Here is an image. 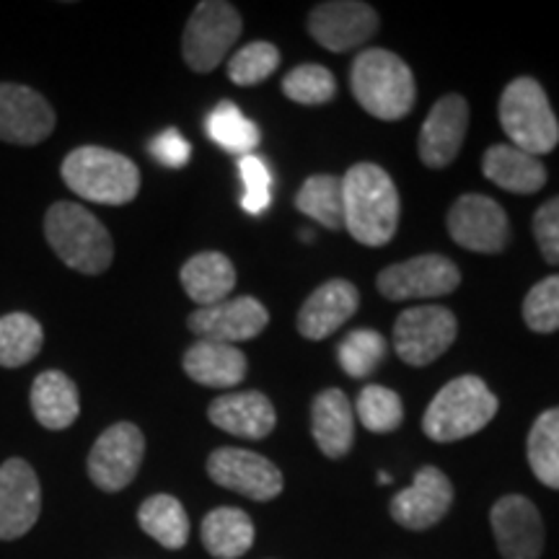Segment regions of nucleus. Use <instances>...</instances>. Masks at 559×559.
Wrapping results in <instances>:
<instances>
[{
  "instance_id": "5701e85b",
  "label": "nucleus",
  "mask_w": 559,
  "mask_h": 559,
  "mask_svg": "<svg viewBox=\"0 0 559 559\" xmlns=\"http://www.w3.org/2000/svg\"><path fill=\"white\" fill-rule=\"evenodd\" d=\"M311 436L321 453L330 459H342L353 449L355 415L345 391L326 389L311 404Z\"/></svg>"
},
{
  "instance_id": "c9c22d12",
  "label": "nucleus",
  "mask_w": 559,
  "mask_h": 559,
  "mask_svg": "<svg viewBox=\"0 0 559 559\" xmlns=\"http://www.w3.org/2000/svg\"><path fill=\"white\" fill-rule=\"evenodd\" d=\"M280 66V50L270 41H251L228 60V79L236 86H257L267 81Z\"/></svg>"
},
{
  "instance_id": "72a5a7b5",
  "label": "nucleus",
  "mask_w": 559,
  "mask_h": 559,
  "mask_svg": "<svg viewBox=\"0 0 559 559\" xmlns=\"http://www.w3.org/2000/svg\"><path fill=\"white\" fill-rule=\"evenodd\" d=\"M283 94L290 102L304 104V107H317L326 104L337 94V81H334L332 70L317 62H306V66L293 68L283 79Z\"/></svg>"
},
{
  "instance_id": "f3484780",
  "label": "nucleus",
  "mask_w": 559,
  "mask_h": 559,
  "mask_svg": "<svg viewBox=\"0 0 559 559\" xmlns=\"http://www.w3.org/2000/svg\"><path fill=\"white\" fill-rule=\"evenodd\" d=\"M55 130V111L45 96L19 83H0V140L37 145Z\"/></svg>"
},
{
  "instance_id": "4468645a",
  "label": "nucleus",
  "mask_w": 559,
  "mask_h": 559,
  "mask_svg": "<svg viewBox=\"0 0 559 559\" xmlns=\"http://www.w3.org/2000/svg\"><path fill=\"white\" fill-rule=\"evenodd\" d=\"M41 510L37 472L24 459H9L0 466V539L13 542L34 528Z\"/></svg>"
},
{
  "instance_id": "9b49d317",
  "label": "nucleus",
  "mask_w": 559,
  "mask_h": 559,
  "mask_svg": "<svg viewBox=\"0 0 559 559\" xmlns=\"http://www.w3.org/2000/svg\"><path fill=\"white\" fill-rule=\"evenodd\" d=\"M386 300H415L449 296L461 285V272L449 257L423 254L407 262L391 264L376 280Z\"/></svg>"
},
{
  "instance_id": "2eb2a0df",
  "label": "nucleus",
  "mask_w": 559,
  "mask_h": 559,
  "mask_svg": "<svg viewBox=\"0 0 559 559\" xmlns=\"http://www.w3.org/2000/svg\"><path fill=\"white\" fill-rule=\"evenodd\" d=\"M267 324L270 311L251 296L230 298L223 304L207 306V309H198L187 319L192 334L207 342H223V345L254 340Z\"/></svg>"
},
{
  "instance_id": "39448f33",
  "label": "nucleus",
  "mask_w": 559,
  "mask_h": 559,
  "mask_svg": "<svg viewBox=\"0 0 559 559\" xmlns=\"http://www.w3.org/2000/svg\"><path fill=\"white\" fill-rule=\"evenodd\" d=\"M498 415V396L477 376H461L445 383L425 409L423 430L436 443H453L485 430Z\"/></svg>"
},
{
  "instance_id": "423d86ee",
  "label": "nucleus",
  "mask_w": 559,
  "mask_h": 559,
  "mask_svg": "<svg viewBox=\"0 0 559 559\" xmlns=\"http://www.w3.org/2000/svg\"><path fill=\"white\" fill-rule=\"evenodd\" d=\"M500 124L510 138V145L528 153L544 156L555 151L559 143V122L555 109L536 79L510 81L500 96Z\"/></svg>"
},
{
  "instance_id": "f704fd0d",
  "label": "nucleus",
  "mask_w": 559,
  "mask_h": 559,
  "mask_svg": "<svg viewBox=\"0 0 559 559\" xmlns=\"http://www.w3.org/2000/svg\"><path fill=\"white\" fill-rule=\"evenodd\" d=\"M358 417L370 432H391L402 425L404 404L396 391L368 383L358 396Z\"/></svg>"
},
{
  "instance_id": "412c9836",
  "label": "nucleus",
  "mask_w": 559,
  "mask_h": 559,
  "mask_svg": "<svg viewBox=\"0 0 559 559\" xmlns=\"http://www.w3.org/2000/svg\"><path fill=\"white\" fill-rule=\"evenodd\" d=\"M207 417L215 428L243 440L267 438L277 425V412L262 391H239L210 402Z\"/></svg>"
},
{
  "instance_id": "0eeeda50",
  "label": "nucleus",
  "mask_w": 559,
  "mask_h": 559,
  "mask_svg": "<svg viewBox=\"0 0 559 559\" xmlns=\"http://www.w3.org/2000/svg\"><path fill=\"white\" fill-rule=\"evenodd\" d=\"M241 34L239 11L223 0H202L187 21L181 55L194 73H210L226 60Z\"/></svg>"
},
{
  "instance_id": "6ab92c4d",
  "label": "nucleus",
  "mask_w": 559,
  "mask_h": 559,
  "mask_svg": "<svg viewBox=\"0 0 559 559\" xmlns=\"http://www.w3.org/2000/svg\"><path fill=\"white\" fill-rule=\"evenodd\" d=\"M453 502V485L436 466H423L409 487L391 500V519L409 531H425L445 519Z\"/></svg>"
},
{
  "instance_id": "c756f323",
  "label": "nucleus",
  "mask_w": 559,
  "mask_h": 559,
  "mask_svg": "<svg viewBox=\"0 0 559 559\" xmlns=\"http://www.w3.org/2000/svg\"><path fill=\"white\" fill-rule=\"evenodd\" d=\"M205 130L218 148L236 153V156H249L260 145V128L247 120L234 102H221L210 111Z\"/></svg>"
},
{
  "instance_id": "a878e982",
  "label": "nucleus",
  "mask_w": 559,
  "mask_h": 559,
  "mask_svg": "<svg viewBox=\"0 0 559 559\" xmlns=\"http://www.w3.org/2000/svg\"><path fill=\"white\" fill-rule=\"evenodd\" d=\"M32 412L41 428L68 430L81 412L79 386L62 370H45L32 386Z\"/></svg>"
},
{
  "instance_id": "473e14b6",
  "label": "nucleus",
  "mask_w": 559,
  "mask_h": 559,
  "mask_svg": "<svg viewBox=\"0 0 559 559\" xmlns=\"http://www.w3.org/2000/svg\"><path fill=\"white\" fill-rule=\"evenodd\" d=\"M383 358H386V340L373 330L349 332L337 347L340 366L353 379H368Z\"/></svg>"
},
{
  "instance_id": "cd10ccee",
  "label": "nucleus",
  "mask_w": 559,
  "mask_h": 559,
  "mask_svg": "<svg viewBox=\"0 0 559 559\" xmlns=\"http://www.w3.org/2000/svg\"><path fill=\"white\" fill-rule=\"evenodd\" d=\"M138 523L151 539L166 549H181L190 539V519L187 510L171 495H153L140 506Z\"/></svg>"
},
{
  "instance_id": "4be33fe9",
  "label": "nucleus",
  "mask_w": 559,
  "mask_h": 559,
  "mask_svg": "<svg viewBox=\"0 0 559 559\" xmlns=\"http://www.w3.org/2000/svg\"><path fill=\"white\" fill-rule=\"evenodd\" d=\"M185 373L194 383L210 389H230L247 379V355L236 345L200 340L185 353Z\"/></svg>"
},
{
  "instance_id": "4c0bfd02",
  "label": "nucleus",
  "mask_w": 559,
  "mask_h": 559,
  "mask_svg": "<svg viewBox=\"0 0 559 559\" xmlns=\"http://www.w3.org/2000/svg\"><path fill=\"white\" fill-rule=\"evenodd\" d=\"M239 174H241V207L249 215H264L272 202V174L267 160L257 153L239 158Z\"/></svg>"
},
{
  "instance_id": "dca6fc26",
  "label": "nucleus",
  "mask_w": 559,
  "mask_h": 559,
  "mask_svg": "<svg viewBox=\"0 0 559 559\" xmlns=\"http://www.w3.org/2000/svg\"><path fill=\"white\" fill-rule=\"evenodd\" d=\"M502 559H539L544 551V521L523 495H506L489 513Z\"/></svg>"
},
{
  "instance_id": "b1692460",
  "label": "nucleus",
  "mask_w": 559,
  "mask_h": 559,
  "mask_svg": "<svg viewBox=\"0 0 559 559\" xmlns=\"http://www.w3.org/2000/svg\"><path fill=\"white\" fill-rule=\"evenodd\" d=\"M481 171L495 187L513 194H534L547 185V169L542 160L510 143L492 145L481 158Z\"/></svg>"
},
{
  "instance_id": "1a4fd4ad",
  "label": "nucleus",
  "mask_w": 559,
  "mask_h": 559,
  "mask_svg": "<svg viewBox=\"0 0 559 559\" xmlns=\"http://www.w3.org/2000/svg\"><path fill=\"white\" fill-rule=\"evenodd\" d=\"M145 456V438L138 425L117 423L96 438L88 453V477L104 492H120L135 479Z\"/></svg>"
},
{
  "instance_id": "58836bf2",
  "label": "nucleus",
  "mask_w": 559,
  "mask_h": 559,
  "mask_svg": "<svg viewBox=\"0 0 559 559\" xmlns=\"http://www.w3.org/2000/svg\"><path fill=\"white\" fill-rule=\"evenodd\" d=\"M534 239L539 243L544 260L549 264H559V198H551L536 210Z\"/></svg>"
},
{
  "instance_id": "aec40b11",
  "label": "nucleus",
  "mask_w": 559,
  "mask_h": 559,
  "mask_svg": "<svg viewBox=\"0 0 559 559\" xmlns=\"http://www.w3.org/2000/svg\"><path fill=\"white\" fill-rule=\"evenodd\" d=\"M360 309V293L349 280L334 277L319 285L298 311V332L306 340H326L355 317Z\"/></svg>"
},
{
  "instance_id": "e433bc0d",
  "label": "nucleus",
  "mask_w": 559,
  "mask_h": 559,
  "mask_svg": "<svg viewBox=\"0 0 559 559\" xmlns=\"http://www.w3.org/2000/svg\"><path fill=\"white\" fill-rule=\"evenodd\" d=\"M523 321L531 332L551 334L559 330V275L539 280L523 300Z\"/></svg>"
},
{
  "instance_id": "393cba45",
  "label": "nucleus",
  "mask_w": 559,
  "mask_h": 559,
  "mask_svg": "<svg viewBox=\"0 0 559 559\" xmlns=\"http://www.w3.org/2000/svg\"><path fill=\"white\" fill-rule=\"evenodd\" d=\"M181 288L200 309L223 304L236 288V267L221 251H202L181 267Z\"/></svg>"
},
{
  "instance_id": "20e7f679",
  "label": "nucleus",
  "mask_w": 559,
  "mask_h": 559,
  "mask_svg": "<svg viewBox=\"0 0 559 559\" xmlns=\"http://www.w3.org/2000/svg\"><path fill=\"white\" fill-rule=\"evenodd\" d=\"M62 181L79 198L99 205H128L140 192V169L122 153L83 145L70 151L60 166Z\"/></svg>"
},
{
  "instance_id": "a19ab883",
  "label": "nucleus",
  "mask_w": 559,
  "mask_h": 559,
  "mask_svg": "<svg viewBox=\"0 0 559 559\" xmlns=\"http://www.w3.org/2000/svg\"><path fill=\"white\" fill-rule=\"evenodd\" d=\"M311 236H313V234H311V230H300V239H304L306 243H309V241H311Z\"/></svg>"
},
{
  "instance_id": "f8f14e48",
  "label": "nucleus",
  "mask_w": 559,
  "mask_h": 559,
  "mask_svg": "<svg viewBox=\"0 0 559 559\" xmlns=\"http://www.w3.org/2000/svg\"><path fill=\"white\" fill-rule=\"evenodd\" d=\"M207 474L215 485L234 489L243 498L267 502L283 492V474L270 459L243 449H218L210 453Z\"/></svg>"
},
{
  "instance_id": "6e6552de",
  "label": "nucleus",
  "mask_w": 559,
  "mask_h": 559,
  "mask_svg": "<svg viewBox=\"0 0 559 559\" xmlns=\"http://www.w3.org/2000/svg\"><path fill=\"white\" fill-rule=\"evenodd\" d=\"M456 317L443 306H412L394 321V349L412 368H425L456 342Z\"/></svg>"
},
{
  "instance_id": "f257e3e1",
  "label": "nucleus",
  "mask_w": 559,
  "mask_h": 559,
  "mask_svg": "<svg viewBox=\"0 0 559 559\" xmlns=\"http://www.w3.org/2000/svg\"><path fill=\"white\" fill-rule=\"evenodd\" d=\"M400 213L394 179L379 164H355L342 177L345 228L362 247H386L400 228Z\"/></svg>"
},
{
  "instance_id": "ddd939ff",
  "label": "nucleus",
  "mask_w": 559,
  "mask_h": 559,
  "mask_svg": "<svg viewBox=\"0 0 559 559\" xmlns=\"http://www.w3.org/2000/svg\"><path fill=\"white\" fill-rule=\"evenodd\" d=\"M309 32L324 50L349 52L379 32V13L360 0H330L313 5Z\"/></svg>"
},
{
  "instance_id": "a211bd4d",
  "label": "nucleus",
  "mask_w": 559,
  "mask_h": 559,
  "mask_svg": "<svg viewBox=\"0 0 559 559\" xmlns=\"http://www.w3.org/2000/svg\"><path fill=\"white\" fill-rule=\"evenodd\" d=\"M469 128V104L461 94H449L432 104L428 120L419 130L417 151L425 166L445 169L456 160Z\"/></svg>"
},
{
  "instance_id": "c85d7f7f",
  "label": "nucleus",
  "mask_w": 559,
  "mask_h": 559,
  "mask_svg": "<svg viewBox=\"0 0 559 559\" xmlns=\"http://www.w3.org/2000/svg\"><path fill=\"white\" fill-rule=\"evenodd\" d=\"M298 213L311 218L319 226L340 230L345 228V215H342V177L332 174H313L300 185L296 194Z\"/></svg>"
},
{
  "instance_id": "7c9ffc66",
  "label": "nucleus",
  "mask_w": 559,
  "mask_h": 559,
  "mask_svg": "<svg viewBox=\"0 0 559 559\" xmlns=\"http://www.w3.org/2000/svg\"><path fill=\"white\" fill-rule=\"evenodd\" d=\"M41 345H45V330L29 313L0 317V366H26L41 353Z\"/></svg>"
},
{
  "instance_id": "f03ea898",
  "label": "nucleus",
  "mask_w": 559,
  "mask_h": 559,
  "mask_svg": "<svg viewBox=\"0 0 559 559\" xmlns=\"http://www.w3.org/2000/svg\"><path fill=\"white\" fill-rule=\"evenodd\" d=\"M349 86L355 102L376 120H404L415 107V75L400 55L389 50L360 52L353 62Z\"/></svg>"
},
{
  "instance_id": "bb28decb",
  "label": "nucleus",
  "mask_w": 559,
  "mask_h": 559,
  "mask_svg": "<svg viewBox=\"0 0 559 559\" xmlns=\"http://www.w3.org/2000/svg\"><path fill=\"white\" fill-rule=\"evenodd\" d=\"M202 544L215 559H239L254 547V523L239 508H215L202 521Z\"/></svg>"
},
{
  "instance_id": "2f4dec72",
  "label": "nucleus",
  "mask_w": 559,
  "mask_h": 559,
  "mask_svg": "<svg viewBox=\"0 0 559 559\" xmlns=\"http://www.w3.org/2000/svg\"><path fill=\"white\" fill-rule=\"evenodd\" d=\"M528 464L544 487L559 489V407L542 412L528 432Z\"/></svg>"
},
{
  "instance_id": "79ce46f5",
  "label": "nucleus",
  "mask_w": 559,
  "mask_h": 559,
  "mask_svg": "<svg viewBox=\"0 0 559 559\" xmlns=\"http://www.w3.org/2000/svg\"><path fill=\"white\" fill-rule=\"evenodd\" d=\"M379 479L383 481V485H389V481H391V477H389V474H379Z\"/></svg>"
},
{
  "instance_id": "ea45409f",
  "label": "nucleus",
  "mask_w": 559,
  "mask_h": 559,
  "mask_svg": "<svg viewBox=\"0 0 559 559\" xmlns=\"http://www.w3.org/2000/svg\"><path fill=\"white\" fill-rule=\"evenodd\" d=\"M151 156L156 158L158 164L169 166V169H181V166L190 164L192 145L181 138L179 130H164L160 135L153 138Z\"/></svg>"
},
{
  "instance_id": "9d476101",
  "label": "nucleus",
  "mask_w": 559,
  "mask_h": 559,
  "mask_svg": "<svg viewBox=\"0 0 559 559\" xmlns=\"http://www.w3.org/2000/svg\"><path fill=\"white\" fill-rule=\"evenodd\" d=\"M449 234L459 247L477 254H500L510 243V221L487 194H461L449 210Z\"/></svg>"
},
{
  "instance_id": "7ed1b4c3",
  "label": "nucleus",
  "mask_w": 559,
  "mask_h": 559,
  "mask_svg": "<svg viewBox=\"0 0 559 559\" xmlns=\"http://www.w3.org/2000/svg\"><path fill=\"white\" fill-rule=\"evenodd\" d=\"M45 234L55 254L70 270L83 275H102L115 257L109 230L79 202H55L47 210Z\"/></svg>"
}]
</instances>
